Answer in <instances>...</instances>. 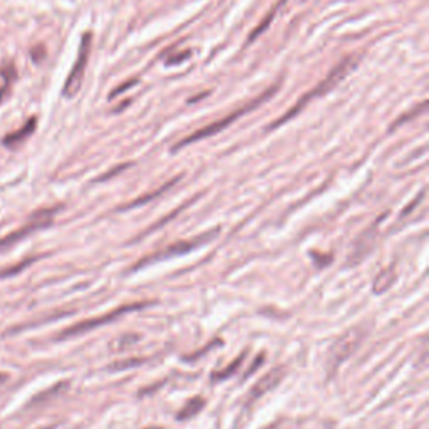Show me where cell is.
Returning a JSON list of instances; mask_svg holds the SVG:
<instances>
[{"label":"cell","mask_w":429,"mask_h":429,"mask_svg":"<svg viewBox=\"0 0 429 429\" xmlns=\"http://www.w3.org/2000/svg\"><path fill=\"white\" fill-rule=\"evenodd\" d=\"M361 61V54H354V55H347V57H344V59L337 64V66H334V69L330 70V72L327 74V78L322 79L319 82V84L312 89V91L309 92H305L302 98H300L295 104H293L289 111H287L284 116H280L277 121H273V123L267 127V129H275V127H278L282 124H285L287 121H290L293 116H297V114L304 109V107L309 104V102H312L313 99H317V98H322V96H325L327 92H330L332 89H334L339 82H341L345 76H347L352 69H354L357 66V62Z\"/></svg>","instance_id":"6da1fadb"},{"label":"cell","mask_w":429,"mask_h":429,"mask_svg":"<svg viewBox=\"0 0 429 429\" xmlns=\"http://www.w3.org/2000/svg\"><path fill=\"white\" fill-rule=\"evenodd\" d=\"M278 87H280V84H273L272 87L265 89V91L262 92L260 96H257V98L250 99L248 102H245V104H241V106L238 107V109H235L233 113H230V114H227V116H223L221 119L213 121L211 124H208V126L201 127V129L195 131L193 134H190V136H186L184 139H181L180 143H176L175 146H173V151H178V150H181V148H184V146H188V144H191V143H196V141H201V139H204V138H210V136H213V134L223 131V129H225V127H228L230 124H233L238 118H241V116H245V114L255 111L258 106L264 104L265 101L270 99L272 96L278 91Z\"/></svg>","instance_id":"7a4b0ae2"},{"label":"cell","mask_w":429,"mask_h":429,"mask_svg":"<svg viewBox=\"0 0 429 429\" xmlns=\"http://www.w3.org/2000/svg\"><path fill=\"white\" fill-rule=\"evenodd\" d=\"M362 339H364V330L359 327L349 329L341 337L335 339V342L330 345V349L327 352V361H325V366H327V370L330 374L337 372L341 364L345 362L354 354L357 347L361 345Z\"/></svg>","instance_id":"3957f363"},{"label":"cell","mask_w":429,"mask_h":429,"mask_svg":"<svg viewBox=\"0 0 429 429\" xmlns=\"http://www.w3.org/2000/svg\"><path fill=\"white\" fill-rule=\"evenodd\" d=\"M91 39H92L91 32H86V34L82 35L78 59H76L74 67L70 70V74L67 76L66 84H64V89H62V94L66 96V98H72V96H76V92L81 89L82 78H84V70H86L87 61H89V52H91V42H92Z\"/></svg>","instance_id":"277c9868"},{"label":"cell","mask_w":429,"mask_h":429,"mask_svg":"<svg viewBox=\"0 0 429 429\" xmlns=\"http://www.w3.org/2000/svg\"><path fill=\"white\" fill-rule=\"evenodd\" d=\"M146 305H148L146 302H138V304H127V305H123V307H118V309L111 310L109 313H104V315H102V317H98V319H89V320H84V322H79V324L72 325V327L66 329V330H64L62 334H61V339L72 337V335H79V334H86V332H89V330H94L96 327H99V325L109 324V322H113V320H116V319H119V317H123L124 313H127V312H134V310H141V309H144Z\"/></svg>","instance_id":"5b68a950"},{"label":"cell","mask_w":429,"mask_h":429,"mask_svg":"<svg viewBox=\"0 0 429 429\" xmlns=\"http://www.w3.org/2000/svg\"><path fill=\"white\" fill-rule=\"evenodd\" d=\"M215 233H216V230H215V232L204 233V235H201V236H196V238H193V240H181V241L173 243V245L166 247L164 250H161V252L151 255V257H148V258H143V260H141V264H138L134 268H139V267H143V265H146V264H153V262H159V260H164V258L178 257V255L193 252L195 248H198L200 245H203V243L210 241L211 238H213V236H216Z\"/></svg>","instance_id":"8992f818"},{"label":"cell","mask_w":429,"mask_h":429,"mask_svg":"<svg viewBox=\"0 0 429 429\" xmlns=\"http://www.w3.org/2000/svg\"><path fill=\"white\" fill-rule=\"evenodd\" d=\"M55 211H57V208H49V210L37 211V213L30 218L29 225H25L22 228L15 230V232H12L10 235L5 236V238L0 240V250L9 248V247L14 245V243H17L18 240H22L27 235H30L32 232H35V230H41L44 227L50 225V221H52V216L55 215Z\"/></svg>","instance_id":"52a82bcc"},{"label":"cell","mask_w":429,"mask_h":429,"mask_svg":"<svg viewBox=\"0 0 429 429\" xmlns=\"http://www.w3.org/2000/svg\"><path fill=\"white\" fill-rule=\"evenodd\" d=\"M377 227H379V221L374 223V225L367 228L364 233H361L359 238L354 241V245H352L350 252L347 255V262L350 265H357L364 257H367L370 253V250L374 247V241L377 238Z\"/></svg>","instance_id":"ba28073f"},{"label":"cell","mask_w":429,"mask_h":429,"mask_svg":"<svg viewBox=\"0 0 429 429\" xmlns=\"http://www.w3.org/2000/svg\"><path fill=\"white\" fill-rule=\"evenodd\" d=\"M284 376H285L284 367H273L272 370H268V372L264 377H260V379L253 384V387L250 389L248 401H257L262 398V396H265L267 393L273 390L282 382V377Z\"/></svg>","instance_id":"9c48e42d"},{"label":"cell","mask_w":429,"mask_h":429,"mask_svg":"<svg viewBox=\"0 0 429 429\" xmlns=\"http://www.w3.org/2000/svg\"><path fill=\"white\" fill-rule=\"evenodd\" d=\"M35 127H37V119L35 118H30L27 123H25L21 127V129H17L14 133L7 134V136L4 138V144L9 146V148H14V146H17L18 143H22V141L27 139L30 134H34Z\"/></svg>","instance_id":"30bf717a"},{"label":"cell","mask_w":429,"mask_h":429,"mask_svg":"<svg viewBox=\"0 0 429 429\" xmlns=\"http://www.w3.org/2000/svg\"><path fill=\"white\" fill-rule=\"evenodd\" d=\"M285 4V0H278L277 4L273 5V7L270 9V12H267V15H265V18L264 21H262L260 24H258V27H255V30L252 32V34L248 35V44H252L255 39H257V37H260L262 34H264V32L268 29V25H270L272 22H273V18H275V15H277V12H278V9L282 7V5Z\"/></svg>","instance_id":"8fae6325"},{"label":"cell","mask_w":429,"mask_h":429,"mask_svg":"<svg viewBox=\"0 0 429 429\" xmlns=\"http://www.w3.org/2000/svg\"><path fill=\"white\" fill-rule=\"evenodd\" d=\"M394 280H396V272H394V268L390 267V268H386V270H382L379 275L376 277L374 280V284H372V292L374 293H384L390 285L394 284Z\"/></svg>","instance_id":"7c38bea8"},{"label":"cell","mask_w":429,"mask_h":429,"mask_svg":"<svg viewBox=\"0 0 429 429\" xmlns=\"http://www.w3.org/2000/svg\"><path fill=\"white\" fill-rule=\"evenodd\" d=\"M203 407H204V399L201 398V396H195V398H191L186 404L183 406L181 411L178 413V419L184 421V419L195 418V416L200 413Z\"/></svg>","instance_id":"4fadbf2b"},{"label":"cell","mask_w":429,"mask_h":429,"mask_svg":"<svg viewBox=\"0 0 429 429\" xmlns=\"http://www.w3.org/2000/svg\"><path fill=\"white\" fill-rule=\"evenodd\" d=\"M178 181V178L176 180H171V181H168L164 184V186H161L159 190H156V191H153V193H146L144 196H141V198H138L136 201H131L129 204H126V208L124 210H131V208H134V207H139V204H144V203H148V201H151V200H155V198H158L159 195H163L166 190L168 188H171L173 184H175Z\"/></svg>","instance_id":"5bb4252c"},{"label":"cell","mask_w":429,"mask_h":429,"mask_svg":"<svg viewBox=\"0 0 429 429\" xmlns=\"http://www.w3.org/2000/svg\"><path fill=\"white\" fill-rule=\"evenodd\" d=\"M139 341V335L136 334H124V335H121L118 339H114V342H113V350L114 352H123L126 349H129L133 347V345H136Z\"/></svg>","instance_id":"9a60e30c"},{"label":"cell","mask_w":429,"mask_h":429,"mask_svg":"<svg viewBox=\"0 0 429 429\" xmlns=\"http://www.w3.org/2000/svg\"><path fill=\"white\" fill-rule=\"evenodd\" d=\"M243 359H245V356H240V357H236V359L230 364V367H225L223 370H220V372H215L213 376H211V379L213 381H221V379H227L228 376H232V374H235L236 372V369L240 367V364L243 362Z\"/></svg>","instance_id":"2e32d148"},{"label":"cell","mask_w":429,"mask_h":429,"mask_svg":"<svg viewBox=\"0 0 429 429\" xmlns=\"http://www.w3.org/2000/svg\"><path fill=\"white\" fill-rule=\"evenodd\" d=\"M32 264V260H24L21 262V264H17V265H12V267H7V268H2L0 270V278H7V277H14V275H17L18 272H22L25 267H29Z\"/></svg>","instance_id":"e0dca14e"},{"label":"cell","mask_w":429,"mask_h":429,"mask_svg":"<svg viewBox=\"0 0 429 429\" xmlns=\"http://www.w3.org/2000/svg\"><path fill=\"white\" fill-rule=\"evenodd\" d=\"M144 359H127V361H119V362H114L111 369L113 370H126V369H129V367H134V366H139V364H143Z\"/></svg>","instance_id":"ac0fdd59"},{"label":"cell","mask_w":429,"mask_h":429,"mask_svg":"<svg viewBox=\"0 0 429 429\" xmlns=\"http://www.w3.org/2000/svg\"><path fill=\"white\" fill-rule=\"evenodd\" d=\"M191 57V50H184V52H178V54H173L170 55L168 59H166V66H173V64H181L183 61H186Z\"/></svg>","instance_id":"d6986e66"},{"label":"cell","mask_w":429,"mask_h":429,"mask_svg":"<svg viewBox=\"0 0 429 429\" xmlns=\"http://www.w3.org/2000/svg\"><path fill=\"white\" fill-rule=\"evenodd\" d=\"M422 111H424V104L418 106V109H414L413 113L406 114V116H401V118H398V119H396V123H394L393 126H390V131H393V129H396V127H398L399 124H402V123H407L409 119H411V118H414V116H418V114H421Z\"/></svg>","instance_id":"ffe728a7"},{"label":"cell","mask_w":429,"mask_h":429,"mask_svg":"<svg viewBox=\"0 0 429 429\" xmlns=\"http://www.w3.org/2000/svg\"><path fill=\"white\" fill-rule=\"evenodd\" d=\"M136 84H138V79H129V81L126 82V84H123V86H119V87H116V89H114V91H113V94L109 96V98H111V99L118 98V96H119L121 92L127 91V89H129V87H133V86H136Z\"/></svg>","instance_id":"44dd1931"},{"label":"cell","mask_w":429,"mask_h":429,"mask_svg":"<svg viewBox=\"0 0 429 429\" xmlns=\"http://www.w3.org/2000/svg\"><path fill=\"white\" fill-rule=\"evenodd\" d=\"M44 57V47L42 46H37L35 49H32V59L35 62H41Z\"/></svg>","instance_id":"7402d4cb"},{"label":"cell","mask_w":429,"mask_h":429,"mask_svg":"<svg viewBox=\"0 0 429 429\" xmlns=\"http://www.w3.org/2000/svg\"><path fill=\"white\" fill-rule=\"evenodd\" d=\"M148 429H159V427H148Z\"/></svg>","instance_id":"603a6c76"}]
</instances>
